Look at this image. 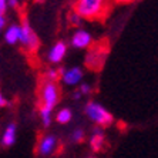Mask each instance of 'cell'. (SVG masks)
Listing matches in <instances>:
<instances>
[{"mask_svg":"<svg viewBox=\"0 0 158 158\" xmlns=\"http://www.w3.org/2000/svg\"><path fill=\"white\" fill-rule=\"evenodd\" d=\"M20 27H22V37H20L22 46L30 53L36 52L37 47H39V44H40V41H39V37L34 33V30L31 29V26L29 24V22H27L26 19H23Z\"/></svg>","mask_w":158,"mask_h":158,"instance_id":"obj_4","label":"cell"},{"mask_svg":"<svg viewBox=\"0 0 158 158\" xmlns=\"http://www.w3.org/2000/svg\"><path fill=\"white\" fill-rule=\"evenodd\" d=\"M106 10V3L101 0H78L74 3V11H77L83 19L101 17Z\"/></svg>","mask_w":158,"mask_h":158,"instance_id":"obj_3","label":"cell"},{"mask_svg":"<svg viewBox=\"0 0 158 158\" xmlns=\"http://www.w3.org/2000/svg\"><path fill=\"white\" fill-rule=\"evenodd\" d=\"M91 44H93V37L88 31H85L83 29H78L77 31H74L73 37H71V46L74 48H87Z\"/></svg>","mask_w":158,"mask_h":158,"instance_id":"obj_7","label":"cell"},{"mask_svg":"<svg viewBox=\"0 0 158 158\" xmlns=\"http://www.w3.org/2000/svg\"><path fill=\"white\" fill-rule=\"evenodd\" d=\"M73 97H74V98H76V100H80L81 97H83V94H81L80 91H76V93H74V94H73Z\"/></svg>","mask_w":158,"mask_h":158,"instance_id":"obj_21","label":"cell"},{"mask_svg":"<svg viewBox=\"0 0 158 158\" xmlns=\"http://www.w3.org/2000/svg\"><path fill=\"white\" fill-rule=\"evenodd\" d=\"M69 20H70V24L74 26V27L81 26V23H83V17L78 15L77 11H74V10L69 13Z\"/></svg>","mask_w":158,"mask_h":158,"instance_id":"obj_14","label":"cell"},{"mask_svg":"<svg viewBox=\"0 0 158 158\" xmlns=\"http://www.w3.org/2000/svg\"><path fill=\"white\" fill-rule=\"evenodd\" d=\"M9 104V101H7V98H6V97L4 96H0V107H2V108H3V107H6Z\"/></svg>","mask_w":158,"mask_h":158,"instance_id":"obj_20","label":"cell"},{"mask_svg":"<svg viewBox=\"0 0 158 158\" xmlns=\"http://www.w3.org/2000/svg\"><path fill=\"white\" fill-rule=\"evenodd\" d=\"M60 76H61V80L66 85H78L84 77L83 70L80 67H70V69H64V67H60L59 69Z\"/></svg>","mask_w":158,"mask_h":158,"instance_id":"obj_5","label":"cell"},{"mask_svg":"<svg viewBox=\"0 0 158 158\" xmlns=\"http://www.w3.org/2000/svg\"><path fill=\"white\" fill-rule=\"evenodd\" d=\"M104 144H106V138H104V134H93V137L90 138V145H91V150L98 152V151L103 150Z\"/></svg>","mask_w":158,"mask_h":158,"instance_id":"obj_11","label":"cell"},{"mask_svg":"<svg viewBox=\"0 0 158 158\" xmlns=\"http://www.w3.org/2000/svg\"><path fill=\"white\" fill-rule=\"evenodd\" d=\"M57 137L56 135H43L39 141V145H37V151H39V154L40 155H50L53 154V151L57 148Z\"/></svg>","mask_w":158,"mask_h":158,"instance_id":"obj_6","label":"cell"},{"mask_svg":"<svg viewBox=\"0 0 158 158\" xmlns=\"http://www.w3.org/2000/svg\"><path fill=\"white\" fill-rule=\"evenodd\" d=\"M6 23H7V19H6V16H0V29L4 30V27H6Z\"/></svg>","mask_w":158,"mask_h":158,"instance_id":"obj_18","label":"cell"},{"mask_svg":"<svg viewBox=\"0 0 158 158\" xmlns=\"http://www.w3.org/2000/svg\"><path fill=\"white\" fill-rule=\"evenodd\" d=\"M44 78H46L47 81L57 83V80H59V78H61L59 69H57V70H56V69H48V70L46 71V74H44Z\"/></svg>","mask_w":158,"mask_h":158,"instance_id":"obj_13","label":"cell"},{"mask_svg":"<svg viewBox=\"0 0 158 158\" xmlns=\"http://www.w3.org/2000/svg\"><path fill=\"white\" fill-rule=\"evenodd\" d=\"M16 134H17V124L16 123H9L2 134V145L4 148H9L15 145L16 143Z\"/></svg>","mask_w":158,"mask_h":158,"instance_id":"obj_9","label":"cell"},{"mask_svg":"<svg viewBox=\"0 0 158 158\" xmlns=\"http://www.w3.org/2000/svg\"><path fill=\"white\" fill-rule=\"evenodd\" d=\"M84 113L91 121H94L98 127H108L113 124L114 117L104 106L96 103V101H88L84 107Z\"/></svg>","mask_w":158,"mask_h":158,"instance_id":"obj_2","label":"cell"},{"mask_svg":"<svg viewBox=\"0 0 158 158\" xmlns=\"http://www.w3.org/2000/svg\"><path fill=\"white\" fill-rule=\"evenodd\" d=\"M7 4H9V7H11V9L19 7V2H17V0H9Z\"/></svg>","mask_w":158,"mask_h":158,"instance_id":"obj_19","label":"cell"},{"mask_svg":"<svg viewBox=\"0 0 158 158\" xmlns=\"http://www.w3.org/2000/svg\"><path fill=\"white\" fill-rule=\"evenodd\" d=\"M67 53V44L64 41H57V43L50 48V52L47 54V59L52 64H59L61 60L64 59V56Z\"/></svg>","mask_w":158,"mask_h":158,"instance_id":"obj_8","label":"cell"},{"mask_svg":"<svg viewBox=\"0 0 158 158\" xmlns=\"http://www.w3.org/2000/svg\"><path fill=\"white\" fill-rule=\"evenodd\" d=\"M71 118H73V113H71L70 108H61L56 114V121L59 124H67V123L71 121Z\"/></svg>","mask_w":158,"mask_h":158,"instance_id":"obj_12","label":"cell"},{"mask_svg":"<svg viewBox=\"0 0 158 158\" xmlns=\"http://www.w3.org/2000/svg\"><path fill=\"white\" fill-rule=\"evenodd\" d=\"M7 2L6 0H2L0 2V16H4L6 15V11H7Z\"/></svg>","mask_w":158,"mask_h":158,"instance_id":"obj_17","label":"cell"},{"mask_svg":"<svg viewBox=\"0 0 158 158\" xmlns=\"http://www.w3.org/2000/svg\"><path fill=\"white\" fill-rule=\"evenodd\" d=\"M78 91L83 94V96H88L90 93H91V85L90 84H80V88H78Z\"/></svg>","mask_w":158,"mask_h":158,"instance_id":"obj_16","label":"cell"},{"mask_svg":"<svg viewBox=\"0 0 158 158\" xmlns=\"http://www.w3.org/2000/svg\"><path fill=\"white\" fill-rule=\"evenodd\" d=\"M85 138V132L84 130H81V128H76L73 131V134H71V141L73 143H83Z\"/></svg>","mask_w":158,"mask_h":158,"instance_id":"obj_15","label":"cell"},{"mask_svg":"<svg viewBox=\"0 0 158 158\" xmlns=\"http://www.w3.org/2000/svg\"><path fill=\"white\" fill-rule=\"evenodd\" d=\"M60 87L57 83L44 80L40 87V118L43 127H50L53 121V108L59 104Z\"/></svg>","mask_w":158,"mask_h":158,"instance_id":"obj_1","label":"cell"},{"mask_svg":"<svg viewBox=\"0 0 158 158\" xmlns=\"http://www.w3.org/2000/svg\"><path fill=\"white\" fill-rule=\"evenodd\" d=\"M22 37V27L19 24H10L7 29L4 30V41L7 44H16L17 41H20Z\"/></svg>","mask_w":158,"mask_h":158,"instance_id":"obj_10","label":"cell"}]
</instances>
